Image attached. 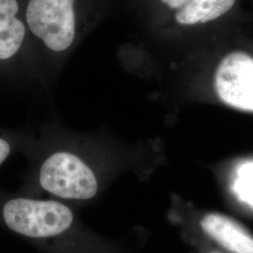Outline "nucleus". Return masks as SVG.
Returning <instances> with one entry per match:
<instances>
[{"mask_svg": "<svg viewBox=\"0 0 253 253\" xmlns=\"http://www.w3.org/2000/svg\"><path fill=\"white\" fill-rule=\"evenodd\" d=\"M0 226L40 253H130L126 238L101 235L61 200L0 193Z\"/></svg>", "mask_w": 253, "mask_h": 253, "instance_id": "nucleus-1", "label": "nucleus"}, {"mask_svg": "<svg viewBox=\"0 0 253 253\" xmlns=\"http://www.w3.org/2000/svg\"><path fill=\"white\" fill-rule=\"evenodd\" d=\"M89 154L66 145L49 150L41 158L34 186L25 193L45 192L76 208L100 201L118 175V157Z\"/></svg>", "mask_w": 253, "mask_h": 253, "instance_id": "nucleus-2", "label": "nucleus"}, {"mask_svg": "<svg viewBox=\"0 0 253 253\" xmlns=\"http://www.w3.org/2000/svg\"><path fill=\"white\" fill-rule=\"evenodd\" d=\"M111 0H21L28 32L56 54L68 51L82 31L99 21Z\"/></svg>", "mask_w": 253, "mask_h": 253, "instance_id": "nucleus-3", "label": "nucleus"}, {"mask_svg": "<svg viewBox=\"0 0 253 253\" xmlns=\"http://www.w3.org/2000/svg\"><path fill=\"white\" fill-rule=\"evenodd\" d=\"M215 89L227 105L253 112V56L242 51L226 54L215 73Z\"/></svg>", "mask_w": 253, "mask_h": 253, "instance_id": "nucleus-4", "label": "nucleus"}, {"mask_svg": "<svg viewBox=\"0 0 253 253\" xmlns=\"http://www.w3.org/2000/svg\"><path fill=\"white\" fill-rule=\"evenodd\" d=\"M203 232L231 253H253V236L226 215L211 212L200 220Z\"/></svg>", "mask_w": 253, "mask_h": 253, "instance_id": "nucleus-5", "label": "nucleus"}, {"mask_svg": "<svg viewBox=\"0 0 253 253\" xmlns=\"http://www.w3.org/2000/svg\"><path fill=\"white\" fill-rule=\"evenodd\" d=\"M238 0H190L169 17L180 27L205 26L231 14Z\"/></svg>", "mask_w": 253, "mask_h": 253, "instance_id": "nucleus-6", "label": "nucleus"}, {"mask_svg": "<svg viewBox=\"0 0 253 253\" xmlns=\"http://www.w3.org/2000/svg\"><path fill=\"white\" fill-rule=\"evenodd\" d=\"M190 0H145V5L155 16L170 17Z\"/></svg>", "mask_w": 253, "mask_h": 253, "instance_id": "nucleus-7", "label": "nucleus"}, {"mask_svg": "<svg viewBox=\"0 0 253 253\" xmlns=\"http://www.w3.org/2000/svg\"><path fill=\"white\" fill-rule=\"evenodd\" d=\"M12 150V145L8 140L0 137V166L6 162Z\"/></svg>", "mask_w": 253, "mask_h": 253, "instance_id": "nucleus-8", "label": "nucleus"}, {"mask_svg": "<svg viewBox=\"0 0 253 253\" xmlns=\"http://www.w3.org/2000/svg\"></svg>", "mask_w": 253, "mask_h": 253, "instance_id": "nucleus-9", "label": "nucleus"}]
</instances>
